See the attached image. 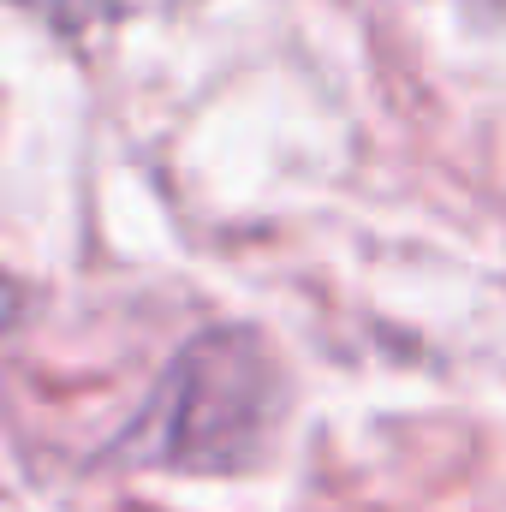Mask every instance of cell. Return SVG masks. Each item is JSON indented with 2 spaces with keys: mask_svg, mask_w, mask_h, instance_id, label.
Segmentation results:
<instances>
[{
  "mask_svg": "<svg viewBox=\"0 0 506 512\" xmlns=\"http://www.w3.org/2000/svg\"><path fill=\"white\" fill-rule=\"evenodd\" d=\"M18 6H36V12H48V18H90L102 0H18Z\"/></svg>",
  "mask_w": 506,
  "mask_h": 512,
  "instance_id": "7a4b0ae2",
  "label": "cell"
},
{
  "mask_svg": "<svg viewBox=\"0 0 506 512\" xmlns=\"http://www.w3.org/2000/svg\"><path fill=\"white\" fill-rule=\"evenodd\" d=\"M274 411V370L245 334L203 340L179 358L173 382L161 387L143 435L149 459L167 465H233Z\"/></svg>",
  "mask_w": 506,
  "mask_h": 512,
  "instance_id": "6da1fadb",
  "label": "cell"
}]
</instances>
